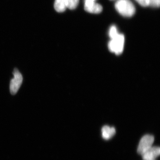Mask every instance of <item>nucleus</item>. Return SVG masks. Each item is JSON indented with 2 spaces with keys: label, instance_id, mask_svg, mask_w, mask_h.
Returning <instances> with one entry per match:
<instances>
[{
  "label": "nucleus",
  "instance_id": "1",
  "mask_svg": "<svg viewBox=\"0 0 160 160\" xmlns=\"http://www.w3.org/2000/svg\"><path fill=\"white\" fill-rule=\"evenodd\" d=\"M115 7L120 14L125 17H131L135 13V7L130 0H118Z\"/></svg>",
  "mask_w": 160,
  "mask_h": 160
},
{
  "label": "nucleus",
  "instance_id": "2",
  "mask_svg": "<svg viewBox=\"0 0 160 160\" xmlns=\"http://www.w3.org/2000/svg\"><path fill=\"white\" fill-rule=\"evenodd\" d=\"M124 43L125 37L124 35L119 33L115 38L110 40L108 44V48L110 51L118 55L122 52Z\"/></svg>",
  "mask_w": 160,
  "mask_h": 160
},
{
  "label": "nucleus",
  "instance_id": "3",
  "mask_svg": "<svg viewBox=\"0 0 160 160\" xmlns=\"http://www.w3.org/2000/svg\"><path fill=\"white\" fill-rule=\"evenodd\" d=\"M13 78L11 80L9 86L11 94L15 95L18 91L23 82V77L21 72L17 68H15L12 72Z\"/></svg>",
  "mask_w": 160,
  "mask_h": 160
},
{
  "label": "nucleus",
  "instance_id": "4",
  "mask_svg": "<svg viewBox=\"0 0 160 160\" xmlns=\"http://www.w3.org/2000/svg\"><path fill=\"white\" fill-rule=\"evenodd\" d=\"M154 140V137L151 135H146L143 136L140 140L138 146V153L141 155L143 154L147 149L152 147Z\"/></svg>",
  "mask_w": 160,
  "mask_h": 160
},
{
  "label": "nucleus",
  "instance_id": "5",
  "mask_svg": "<svg viewBox=\"0 0 160 160\" xmlns=\"http://www.w3.org/2000/svg\"><path fill=\"white\" fill-rule=\"evenodd\" d=\"M96 0H85V10L89 13L98 14L102 11V7L100 4L96 3Z\"/></svg>",
  "mask_w": 160,
  "mask_h": 160
},
{
  "label": "nucleus",
  "instance_id": "6",
  "mask_svg": "<svg viewBox=\"0 0 160 160\" xmlns=\"http://www.w3.org/2000/svg\"><path fill=\"white\" fill-rule=\"evenodd\" d=\"M160 154L159 147L152 146L142 154V155L144 160H155L160 155Z\"/></svg>",
  "mask_w": 160,
  "mask_h": 160
},
{
  "label": "nucleus",
  "instance_id": "7",
  "mask_svg": "<svg viewBox=\"0 0 160 160\" xmlns=\"http://www.w3.org/2000/svg\"><path fill=\"white\" fill-rule=\"evenodd\" d=\"M102 135L103 138L109 140L115 134L116 130L114 127H110L109 126H104L102 128Z\"/></svg>",
  "mask_w": 160,
  "mask_h": 160
},
{
  "label": "nucleus",
  "instance_id": "8",
  "mask_svg": "<svg viewBox=\"0 0 160 160\" xmlns=\"http://www.w3.org/2000/svg\"><path fill=\"white\" fill-rule=\"evenodd\" d=\"M67 1V0H55L54 6L56 11L58 12L65 11L66 9Z\"/></svg>",
  "mask_w": 160,
  "mask_h": 160
},
{
  "label": "nucleus",
  "instance_id": "9",
  "mask_svg": "<svg viewBox=\"0 0 160 160\" xmlns=\"http://www.w3.org/2000/svg\"><path fill=\"white\" fill-rule=\"evenodd\" d=\"M79 0H67L66 2V8L69 9H74L77 7Z\"/></svg>",
  "mask_w": 160,
  "mask_h": 160
},
{
  "label": "nucleus",
  "instance_id": "10",
  "mask_svg": "<svg viewBox=\"0 0 160 160\" xmlns=\"http://www.w3.org/2000/svg\"><path fill=\"white\" fill-rule=\"evenodd\" d=\"M118 34L117 29V27H116V26H114V25L110 27V29H109V36L110 38H111V39L115 38Z\"/></svg>",
  "mask_w": 160,
  "mask_h": 160
},
{
  "label": "nucleus",
  "instance_id": "11",
  "mask_svg": "<svg viewBox=\"0 0 160 160\" xmlns=\"http://www.w3.org/2000/svg\"><path fill=\"white\" fill-rule=\"evenodd\" d=\"M160 5V0H149V6L155 8H159Z\"/></svg>",
  "mask_w": 160,
  "mask_h": 160
},
{
  "label": "nucleus",
  "instance_id": "12",
  "mask_svg": "<svg viewBox=\"0 0 160 160\" xmlns=\"http://www.w3.org/2000/svg\"><path fill=\"white\" fill-rule=\"evenodd\" d=\"M141 6L147 7L149 6V0H135Z\"/></svg>",
  "mask_w": 160,
  "mask_h": 160
},
{
  "label": "nucleus",
  "instance_id": "13",
  "mask_svg": "<svg viewBox=\"0 0 160 160\" xmlns=\"http://www.w3.org/2000/svg\"><path fill=\"white\" fill-rule=\"evenodd\" d=\"M111 1H114V0H111Z\"/></svg>",
  "mask_w": 160,
  "mask_h": 160
},
{
  "label": "nucleus",
  "instance_id": "14",
  "mask_svg": "<svg viewBox=\"0 0 160 160\" xmlns=\"http://www.w3.org/2000/svg\"></svg>",
  "mask_w": 160,
  "mask_h": 160
}]
</instances>
